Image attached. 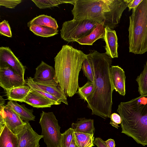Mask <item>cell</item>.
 I'll return each mask as SVG.
<instances>
[{
    "label": "cell",
    "instance_id": "obj_38",
    "mask_svg": "<svg viewBox=\"0 0 147 147\" xmlns=\"http://www.w3.org/2000/svg\"><path fill=\"white\" fill-rule=\"evenodd\" d=\"M5 100L3 98L2 96H0V106L4 105Z\"/></svg>",
    "mask_w": 147,
    "mask_h": 147
},
{
    "label": "cell",
    "instance_id": "obj_5",
    "mask_svg": "<svg viewBox=\"0 0 147 147\" xmlns=\"http://www.w3.org/2000/svg\"><path fill=\"white\" fill-rule=\"evenodd\" d=\"M129 19V52L143 54L147 52V0L132 9Z\"/></svg>",
    "mask_w": 147,
    "mask_h": 147
},
{
    "label": "cell",
    "instance_id": "obj_1",
    "mask_svg": "<svg viewBox=\"0 0 147 147\" xmlns=\"http://www.w3.org/2000/svg\"><path fill=\"white\" fill-rule=\"evenodd\" d=\"M87 57L92 65L94 73L95 88L87 98V107L92 110V114L104 119L110 118L113 105L114 90L110 75L112 58L105 53L89 50Z\"/></svg>",
    "mask_w": 147,
    "mask_h": 147
},
{
    "label": "cell",
    "instance_id": "obj_20",
    "mask_svg": "<svg viewBox=\"0 0 147 147\" xmlns=\"http://www.w3.org/2000/svg\"><path fill=\"white\" fill-rule=\"evenodd\" d=\"M94 120L84 117L78 118L77 121L71 124V128L75 132L94 134L95 128Z\"/></svg>",
    "mask_w": 147,
    "mask_h": 147
},
{
    "label": "cell",
    "instance_id": "obj_16",
    "mask_svg": "<svg viewBox=\"0 0 147 147\" xmlns=\"http://www.w3.org/2000/svg\"><path fill=\"white\" fill-rule=\"evenodd\" d=\"M23 102L37 108L50 107L52 105H55L51 100L34 92L31 90Z\"/></svg>",
    "mask_w": 147,
    "mask_h": 147
},
{
    "label": "cell",
    "instance_id": "obj_6",
    "mask_svg": "<svg viewBox=\"0 0 147 147\" xmlns=\"http://www.w3.org/2000/svg\"><path fill=\"white\" fill-rule=\"evenodd\" d=\"M88 20H74L64 22L60 30L61 38L68 42H76L89 34L97 24Z\"/></svg>",
    "mask_w": 147,
    "mask_h": 147
},
{
    "label": "cell",
    "instance_id": "obj_23",
    "mask_svg": "<svg viewBox=\"0 0 147 147\" xmlns=\"http://www.w3.org/2000/svg\"><path fill=\"white\" fill-rule=\"evenodd\" d=\"M29 30L34 34L43 37H48L58 34V30L52 28L36 25H32Z\"/></svg>",
    "mask_w": 147,
    "mask_h": 147
},
{
    "label": "cell",
    "instance_id": "obj_35",
    "mask_svg": "<svg viewBox=\"0 0 147 147\" xmlns=\"http://www.w3.org/2000/svg\"><path fill=\"white\" fill-rule=\"evenodd\" d=\"M94 144L97 147H107L105 141L100 138H96L94 141Z\"/></svg>",
    "mask_w": 147,
    "mask_h": 147
},
{
    "label": "cell",
    "instance_id": "obj_22",
    "mask_svg": "<svg viewBox=\"0 0 147 147\" xmlns=\"http://www.w3.org/2000/svg\"><path fill=\"white\" fill-rule=\"evenodd\" d=\"M45 26L57 29L58 26L56 20L50 16L44 14L40 15L30 21L27 23L29 27L32 25Z\"/></svg>",
    "mask_w": 147,
    "mask_h": 147
},
{
    "label": "cell",
    "instance_id": "obj_28",
    "mask_svg": "<svg viewBox=\"0 0 147 147\" xmlns=\"http://www.w3.org/2000/svg\"><path fill=\"white\" fill-rule=\"evenodd\" d=\"M81 69L88 80L94 82V78L93 67L90 61L87 57L82 63Z\"/></svg>",
    "mask_w": 147,
    "mask_h": 147
},
{
    "label": "cell",
    "instance_id": "obj_4",
    "mask_svg": "<svg viewBox=\"0 0 147 147\" xmlns=\"http://www.w3.org/2000/svg\"><path fill=\"white\" fill-rule=\"evenodd\" d=\"M117 112L121 116V133L143 146L147 145V94L121 102Z\"/></svg>",
    "mask_w": 147,
    "mask_h": 147
},
{
    "label": "cell",
    "instance_id": "obj_12",
    "mask_svg": "<svg viewBox=\"0 0 147 147\" xmlns=\"http://www.w3.org/2000/svg\"><path fill=\"white\" fill-rule=\"evenodd\" d=\"M17 135L19 140L18 147H40V140L43 137L33 129L29 121H26L22 130Z\"/></svg>",
    "mask_w": 147,
    "mask_h": 147
},
{
    "label": "cell",
    "instance_id": "obj_17",
    "mask_svg": "<svg viewBox=\"0 0 147 147\" xmlns=\"http://www.w3.org/2000/svg\"><path fill=\"white\" fill-rule=\"evenodd\" d=\"M17 135L13 133L6 124L0 126V147H18Z\"/></svg>",
    "mask_w": 147,
    "mask_h": 147
},
{
    "label": "cell",
    "instance_id": "obj_8",
    "mask_svg": "<svg viewBox=\"0 0 147 147\" xmlns=\"http://www.w3.org/2000/svg\"><path fill=\"white\" fill-rule=\"evenodd\" d=\"M26 123L10 108L5 105L0 106V126L6 125L14 134L18 135Z\"/></svg>",
    "mask_w": 147,
    "mask_h": 147
},
{
    "label": "cell",
    "instance_id": "obj_32",
    "mask_svg": "<svg viewBox=\"0 0 147 147\" xmlns=\"http://www.w3.org/2000/svg\"><path fill=\"white\" fill-rule=\"evenodd\" d=\"M22 0H0V5L9 8H14L20 3Z\"/></svg>",
    "mask_w": 147,
    "mask_h": 147
},
{
    "label": "cell",
    "instance_id": "obj_39",
    "mask_svg": "<svg viewBox=\"0 0 147 147\" xmlns=\"http://www.w3.org/2000/svg\"></svg>",
    "mask_w": 147,
    "mask_h": 147
},
{
    "label": "cell",
    "instance_id": "obj_31",
    "mask_svg": "<svg viewBox=\"0 0 147 147\" xmlns=\"http://www.w3.org/2000/svg\"><path fill=\"white\" fill-rule=\"evenodd\" d=\"M0 34L8 37H12L11 29L8 21L4 20L0 23Z\"/></svg>",
    "mask_w": 147,
    "mask_h": 147
},
{
    "label": "cell",
    "instance_id": "obj_29",
    "mask_svg": "<svg viewBox=\"0 0 147 147\" xmlns=\"http://www.w3.org/2000/svg\"><path fill=\"white\" fill-rule=\"evenodd\" d=\"M74 130L69 128L61 134L60 147H69L73 139Z\"/></svg>",
    "mask_w": 147,
    "mask_h": 147
},
{
    "label": "cell",
    "instance_id": "obj_9",
    "mask_svg": "<svg viewBox=\"0 0 147 147\" xmlns=\"http://www.w3.org/2000/svg\"><path fill=\"white\" fill-rule=\"evenodd\" d=\"M9 67L23 78L26 70L24 66L8 47H0V67Z\"/></svg>",
    "mask_w": 147,
    "mask_h": 147
},
{
    "label": "cell",
    "instance_id": "obj_11",
    "mask_svg": "<svg viewBox=\"0 0 147 147\" xmlns=\"http://www.w3.org/2000/svg\"><path fill=\"white\" fill-rule=\"evenodd\" d=\"M55 69L51 66L42 61L36 69L33 80L36 84L57 85L55 80Z\"/></svg>",
    "mask_w": 147,
    "mask_h": 147
},
{
    "label": "cell",
    "instance_id": "obj_33",
    "mask_svg": "<svg viewBox=\"0 0 147 147\" xmlns=\"http://www.w3.org/2000/svg\"><path fill=\"white\" fill-rule=\"evenodd\" d=\"M110 118L111 121L110 124L113 127L117 129L119 127L118 125L121 124V119L119 115L116 113H113L111 114Z\"/></svg>",
    "mask_w": 147,
    "mask_h": 147
},
{
    "label": "cell",
    "instance_id": "obj_36",
    "mask_svg": "<svg viewBox=\"0 0 147 147\" xmlns=\"http://www.w3.org/2000/svg\"><path fill=\"white\" fill-rule=\"evenodd\" d=\"M105 144L107 147H115V143L114 140L109 139L105 141Z\"/></svg>",
    "mask_w": 147,
    "mask_h": 147
},
{
    "label": "cell",
    "instance_id": "obj_10",
    "mask_svg": "<svg viewBox=\"0 0 147 147\" xmlns=\"http://www.w3.org/2000/svg\"><path fill=\"white\" fill-rule=\"evenodd\" d=\"M26 84V80L9 67H0V86L5 91Z\"/></svg>",
    "mask_w": 147,
    "mask_h": 147
},
{
    "label": "cell",
    "instance_id": "obj_24",
    "mask_svg": "<svg viewBox=\"0 0 147 147\" xmlns=\"http://www.w3.org/2000/svg\"><path fill=\"white\" fill-rule=\"evenodd\" d=\"M74 134L79 147H92L94 146V134L75 131Z\"/></svg>",
    "mask_w": 147,
    "mask_h": 147
},
{
    "label": "cell",
    "instance_id": "obj_37",
    "mask_svg": "<svg viewBox=\"0 0 147 147\" xmlns=\"http://www.w3.org/2000/svg\"><path fill=\"white\" fill-rule=\"evenodd\" d=\"M69 147H79L76 141L74 134L73 139Z\"/></svg>",
    "mask_w": 147,
    "mask_h": 147
},
{
    "label": "cell",
    "instance_id": "obj_21",
    "mask_svg": "<svg viewBox=\"0 0 147 147\" xmlns=\"http://www.w3.org/2000/svg\"><path fill=\"white\" fill-rule=\"evenodd\" d=\"M31 90L28 85L14 88L6 91L7 99L9 101L23 102V100Z\"/></svg>",
    "mask_w": 147,
    "mask_h": 147
},
{
    "label": "cell",
    "instance_id": "obj_25",
    "mask_svg": "<svg viewBox=\"0 0 147 147\" xmlns=\"http://www.w3.org/2000/svg\"><path fill=\"white\" fill-rule=\"evenodd\" d=\"M76 0H32L40 9H45L58 6L60 4L69 3L74 5Z\"/></svg>",
    "mask_w": 147,
    "mask_h": 147
},
{
    "label": "cell",
    "instance_id": "obj_30",
    "mask_svg": "<svg viewBox=\"0 0 147 147\" xmlns=\"http://www.w3.org/2000/svg\"><path fill=\"white\" fill-rule=\"evenodd\" d=\"M26 84L29 86L31 88V90L34 92L51 100L54 103L55 105H59L62 102L60 100L54 96L30 84L26 83Z\"/></svg>",
    "mask_w": 147,
    "mask_h": 147
},
{
    "label": "cell",
    "instance_id": "obj_18",
    "mask_svg": "<svg viewBox=\"0 0 147 147\" xmlns=\"http://www.w3.org/2000/svg\"><path fill=\"white\" fill-rule=\"evenodd\" d=\"M6 105L13 110L23 120L25 121L35 120L33 109L27 108L24 104L20 105L16 101H9Z\"/></svg>",
    "mask_w": 147,
    "mask_h": 147
},
{
    "label": "cell",
    "instance_id": "obj_15",
    "mask_svg": "<svg viewBox=\"0 0 147 147\" xmlns=\"http://www.w3.org/2000/svg\"><path fill=\"white\" fill-rule=\"evenodd\" d=\"M26 80V83H28L54 96L60 100L61 102L66 105H68L67 96L62 92L58 85H51L36 84L31 77H27Z\"/></svg>",
    "mask_w": 147,
    "mask_h": 147
},
{
    "label": "cell",
    "instance_id": "obj_7",
    "mask_svg": "<svg viewBox=\"0 0 147 147\" xmlns=\"http://www.w3.org/2000/svg\"><path fill=\"white\" fill-rule=\"evenodd\" d=\"M39 123L42 129L41 135L47 146L60 147L61 127L53 113L42 111Z\"/></svg>",
    "mask_w": 147,
    "mask_h": 147
},
{
    "label": "cell",
    "instance_id": "obj_27",
    "mask_svg": "<svg viewBox=\"0 0 147 147\" xmlns=\"http://www.w3.org/2000/svg\"><path fill=\"white\" fill-rule=\"evenodd\" d=\"M94 88V82L88 80L83 86L79 87L76 93L78 94L80 98L86 101L87 98L92 93Z\"/></svg>",
    "mask_w": 147,
    "mask_h": 147
},
{
    "label": "cell",
    "instance_id": "obj_14",
    "mask_svg": "<svg viewBox=\"0 0 147 147\" xmlns=\"http://www.w3.org/2000/svg\"><path fill=\"white\" fill-rule=\"evenodd\" d=\"M104 39L106 42L105 53L112 58H118V38L115 31L106 26Z\"/></svg>",
    "mask_w": 147,
    "mask_h": 147
},
{
    "label": "cell",
    "instance_id": "obj_34",
    "mask_svg": "<svg viewBox=\"0 0 147 147\" xmlns=\"http://www.w3.org/2000/svg\"><path fill=\"white\" fill-rule=\"evenodd\" d=\"M143 0H128L127 7L130 11L136 8Z\"/></svg>",
    "mask_w": 147,
    "mask_h": 147
},
{
    "label": "cell",
    "instance_id": "obj_19",
    "mask_svg": "<svg viewBox=\"0 0 147 147\" xmlns=\"http://www.w3.org/2000/svg\"><path fill=\"white\" fill-rule=\"evenodd\" d=\"M105 34V28L103 24H98L88 35L77 40L76 42L81 45H92L97 40L104 39Z\"/></svg>",
    "mask_w": 147,
    "mask_h": 147
},
{
    "label": "cell",
    "instance_id": "obj_13",
    "mask_svg": "<svg viewBox=\"0 0 147 147\" xmlns=\"http://www.w3.org/2000/svg\"><path fill=\"white\" fill-rule=\"evenodd\" d=\"M110 75L113 89L120 94H125L126 76L123 69L118 65L111 66Z\"/></svg>",
    "mask_w": 147,
    "mask_h": 147
},
{
    "label": "cell",
    "instance_id": "obj_2",
    "mask_svg": "<svg viewBox=\"0 0 147 147\" xmlns=\"http://www.w3.org/2000/svg\"><path fill=\"white\" fill-rule=\"evenodd\" d=\"M128 0H76L71 10L74 20H88L116 28L127 7Z\"/></svg>",
    "mask_w": 147,
    "mask_h": 147
},
{
    "label": "cell",
    "instance_id": "obj_26",
    "mask_svg": "<svg viewBox=\"0 0 147 147\" xmlns=\"http://www.w3.org/2000/svg\"><path fill=\"white\" fill-rule=\"evenodd\" d=\"M136 81L138 85V91L140 94H147V61L144 65L143 70L138 76Z\"/></svg>",
    "mask_w": 147,
    "mask_h": 147
},
{
    "label": "cell",
    "instance_id": "obj_3",
    "mask_svg": "<svg viewBox=\"0 0 147 147\" xmlns=\"http://www.w3.org/2000/svg\"><path fill=\"white\" fill-rule=\"evenodd\" d=\"M87 57L82 51L65 45L54 58L55 80L67 96L76 93L79 73Z\"/></svg>",
    "mask_w": 147,
    "mask_h": 147
}]
</instances>
